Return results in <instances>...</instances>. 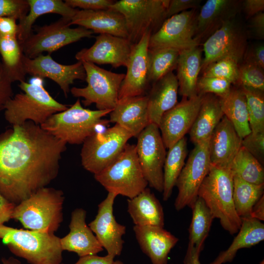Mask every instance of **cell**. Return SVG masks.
Wrapping results in <instances>:
<instances>
[{
  "label": "cell",
  "mask_w": 264,
  "mask_h": 264,
  "mask_svg": "<svg viewBox=\"0 0 264 264\" xmlns=\"http://www.w3.org/2000/svg\"><path fill=\"white\" fill-rule=\"evenodd\" d=\"M66 144L28 121L0 136V194L17 205L57 176Z\"/></svg>",
  "instance_id": "cell-1"
},
{
  "label": "cell",
  "mask_w": 264,
  "mask_h": 264,
  "mask_svg": "<svg viewBox=\"0 0 264 264\" xmlns=\"http://www.w3.org/2000/svg\"><path fill=\"white\" fill-rule=\"evenodd\" d=\"M22 91L13 96L4 107L5 120L12 126L30 121L41 125L54 114L68 107L54 99L44 88L42 81L20 82Z\"/></svg>",
  "instance_id": "cell-2"
},
{
  "label": "cell",
  "mask_w": 264,
  "mask_h": 264,
  "mask_svg": "<svg viewBox=\"0 0 264 264\" xmlns=\"http://www.w3.org/2000/svg\"><path fill=\"white\" fill-rule=\"evenodd\" d=\"M63 192L44 187L16 205L11 219L26 229L54 234L63 221Z\"/></svg>",
  "instance_id": "cell-3"
},
{
  "label": "cell",
  "mask_w": 264,
  "mask_h": 264,
  "mask_svg": "<svg viewBox=\"0 0 264 264\" xmlns=\"http://www.w3.org/2000/svg\"><path fill=\"white\" fill-rule=\"evenodd\" d=\"M0 240L16 256L30 264H61L60 238L54 234L0 225Z\"/></svg>",
  "instance_id": "cell-4"
},
{
  "label": "cell",
  "mask_w": 264,
  "mask_h": 264,
  "mask_svg": "<svg viewBox=\"0 0 264 264\" xmlns=\"http://www.w3.org/2000/svg\"><path fill=\"white\" fill-rule=\"evenodd\" d=\"M233 174L230 169L211 165L198 191L214 218L231 235L238 232L241 218L237 214L233 198Z\"/></svg>",
  "instance_id": "cell-5"
},
{
  "label": "cell",
  "mask_w": 264,
  "mask_h": 264,
  "mask_svg": "<svg viewBox=\"0 0 264 264\" xmlns=\"http://www.w3.org/2000/svg\"><path fill=\"white\" fill-rule=\"evenodd\" d=\"M112 110H90L85 109L78 98L65 110L49 117L41 127L66 144H80L96 131V128L106 122L102 118Z\"/></svg>",
  "instance_id": "cell-6"
},
{
  "label": "cell",
  "mask_w": 264,
  "mask_h": 264,
  "mask_svg": "<svg viewBox=\"0 0 264 264\" xmlns=\"http://www.w3.org/2000/svg\"><path fill=\"white\" fill-rule=\"evenodd\" d=\"M94 176L108 193L129 198L137 196L148 185L138 159L136 146L128 143L110 164Z\"/></svg>",
  "instance_id": "cell-7"
},
{
  "label": "cell",
  "mask_w": 264,
  "mask_h": 264,
  "mask_svg": "<svg viewBox=\"0 0 264 264\" xmlns=\"http://www.w3.org/2000/svg\"><path fill=\"white\" fill-rule=\"evenodd\" d=\"M170 0H120L109 9L124 17L127 39L132 44L138 43L147 32L152 34L161 26L166 18Z\"/></svg>",
  "instance_id": "cell-8"
},
{
  "label": "cell",
  "mask_w": 264,
  "mask_h": 264,
  "mask_svg": "<svg viewBox=\"0 0 264 264\" xmlns=\"http://www.w3.org/2000/svg\"><path fill=\"white\" fill-rule=\"evenodd\" d=\"M82 63L87 86L72 88L70 90L71 94L83 98L82 102L85 107L95 104L98 110H112L118 102L120 86L125 74L104 69L92 63Z\"/></svg>",
  "instance_id": "cell-9"
},
{
  "label": "cell",
  "mask_w": 264,
  "mask_h": 264,
  "mask_svg": "<svg viewBox=\"0 0 264 264\" xmlns=\"http://www.w3.org/2000/svg\"><path fill=\"white\" fill-rule=\"evenodd\" d=\"M132 137L116 124L103 132L96 131L83 143L80 156L83 168L94 175L99 173L116 158Z\"/></svg>",
  "instance_id": "cell-10"
},
{
  "label": "cell",
  "mask_w": 264,
  "mask_h": 264,
  "mask_svg": "<svg viewBox=\"0 0 264 264\" xmlns=\"http://www.w3.org/2000/svg\"><path fill=\"white\" fill-rule=\"evenodd\" d=\"M70 20L61 18L57 21L36 28L24 41L20 43L23 54L35 58L44 52L49 54L82 38H91L93 32L83 27L71 28Z\"/></svg>",
  "instance_id": "cell-11"
},
{
  "label": "cell",
  "mask_w": 264,
  "mask_h": 264,
  "mask_svg": "<svg viewBox=\"0 0 264 264\" xmlns=\"http://www.w3.org/2000/svg\"><path fill=\"white\" fill-rule=\"evenodd\" d=\"M248 33L236 17L224 23L203 44L204 54L201 70L210 64L224 58H230L239 64L247 48Z\"/></svg>",
  "instance_id": "cell-12"
},
{
  "label": "cell",
  "mask_w": 264,
  "mask_h": 264,
  "mask_svg": "<svg viewBox=\"0 0 264 264\" xmlns=\"http://www.w3.org/2000/svg\"><path fill=\"white\" fill-rule=\"evenodd\" d=\"M209 138L196 144L176 183L178 194L175 207L180 211L190 207L198 197L199 188L211 165L209 156Z\"/></svg>",
  "instance_id": "cell-13"
},
{
  "label": "cell",
  "mask_w": 264,
  "mask_h": 264,
  "mask_svg": "<svg viewBox=\"0 0 264 264\" xmlns=\"http://www.w3.org/2000/svg\"><path fill=\"white\" fill-rule=\"evenodd\" d=\"M137 138L136 153L144 177L151 187L162 192L166 153L158 126L149 124Z\"/></svg>",
  "instance_id": "cell-14"
},
{
  "label": "cell",
  "mask_w": 264,
  "mask_h": 264,
  "mask_svg": "<svg viewBox=\"0 0 264 264\" xmlns=\"http://www.w3.org/2000/svg\"><path fill=\"white\" fill-rule=\"evenodd\" d=\"M197 9H191L165 20L150 37L149 49L171 48L181 51L198 46L194 39Z\"/></svg>",
  "instance_id": "cell-15"
},
{
  "label": "cell",
  "mask_w": 264,
  "mask_h": 264,
  "mask_svg": "<svg viewBox=\"0 0 264 264\" xmlns=\"http://www.w3.org/2000/svg\"><path fill=\"white\" fill-rule=\"evenodd\" d=\"M22 66L26 74L43 79L47 78L57 83L66 97L70 92V86L75 80L85 81L86 73L81 61L71 65H63L56 62L50 54H41L30 59L23 54Z\"/></svg>",
  "instance_id": "cell-16"
},
{
  "label": "cell",
  "mask_w": 264,
  "mask_h": 264,
  "mask_svg": "<svg viewBox=\"0 0 264 264\" xmlns=\"http://www.w3.org/2000/svg\"><path fill=\"white\" fill-rule=\"evenodd\" d=\"M203 95L182 100L162 116L158 128L166 148L169 149L189 132L199 110Z\"/></svg>",
  "instance_id": "cell-17"
},
{
  "label": "cell",
  "mask_w": 264,
  "mask_h": 264,
  "mask_svg": "<svg viewBox=\"0 0 264 264\" xmlns=\"http://www.w3.org/2000/svg\"><path fill=\"white\" fill-rule=\"evenodd\" d=\"M133 44L126 38L108 34H99L95 37L94 44L76 53L78 61L98 65H110L113 68L126 66Z\"/></svg>",
  "instance_id": "cell-18"
},
{
  "label": "cell",
  "mask_w": 264,
  "mask_h": 264,
  "mask_svg": "<svg viewBox=\"0 0 264 264\" xmlns=\"http://www.w3.org/2000/svg\"><path fill=\"white\" fill-rule=\"evenodd\" d=\"M117 195L108 193L106 198L98 205L95 219L88 224L103 248L108 254L115 257L121 254L126 227L117 222L113 214V204Z\"/></svg>",
  "instance_id": "cell-19"
},
{
  "label": "cell",
  "mask_w": 264,
  "mask_h": 264,
  "mask_svg": "<svg viewBox=\"0 0 264 264\" xmlns=\"http://www.w3.org/2000/svg\"><path fill=\"white\" fill-rule=\"evenodd\" d=\"M152 34L146 33L133 44L127 65V72L121 83L118 100L146 95L149 87L148 46Z\"/></svg>",
  "instance_id": "cell-20"
},
{
  "label": "cell",
  "mask_w": 264,
  "mask_h": 264,
  "mask_svg": "<svg viewBox=\"0 0 264 264\" xmlns=\"http://www.w3.org/2000/svg\"><path fill=\"white\" fill-rule=\"evenodd\" d=\"M241 7L240 0H207L197 19L194 39L198 45L202 44L224 23L236 18Z\"/></svg>",
  "instance_id": "cell-21"
},
{
  "label": "cell",
  "mask_w": 264,
  "mask_h": 264,
  "mask_svg": "<svg viewBox=\"0 0 264 264\" xmlns=\"http://www.w3.org/2000/svg\"><path fill=\"white\" fill-rule=\"evenodd\" d=\"M242 139L233 125L224 115L209 138V156L211 164L229 168L242 147Z\"/></svg>",
  "instance_id": "cell-22"
},
{
  "label": "cell",
  "mask_w": 264,
  "mask_h": 264,
  "mask_svg": "<svg viewBox=\"0 0 264 264\" xmlns=\"http://www.w3.org/2000/svg\"><path fill=\"white\" fill-rule=\"evenodd\" d=\"M86 211L76 208L71 213L68 234L60 238L63 251L73 252L80 257L96 255L103 248L86 222Z\"/></svg>",
  "instance_id": "cell-23"
},
{
  "label": "cell",
  "mask_w": 264,
  "mask_h": 264,
  "mask_svg": "<svg viewBox=\"0 0 264 264\" xmlns=\"http://www.w3.org/2000/svg\"><path fill=\"white\" fill-rule=\"evenodd\" d=\"M133 229L141 249L152 264H167L168 255L178 239L164 227L134 225Z\"/></svg>",
  "instance_id": "cell-24"
},
{
  "label": "cell",
  "mask_w": 264,
  "mask_h": 264,
  "mask_svg": "<svg viewBox=\"0 0 264 264\" xmlns=\"http://www.w3.org/2000/svg\"><path fill=\"white\" fill-rule=\"evenodd\" d=\"M69 24L83 27L92 31L93 33L108 34L128 38L124 17L120 13L110 9L77 10Z\"/></svg>",
  "instance_id": "cell-25"
},
{
  "label": "cell",
  "mask_w": 264,
  "mask_h": 264,
  "mask_svg": "<svg viewBox=\"0 0 264 264\" xmlns=\"http://www.w3.org/2000/svg\"><path fill=\"white\" fill-rule=\"evenodd\" d=\"M147 104V94L119 99L110 113L109 122L119 125L137 137L149 124Z\"/></svg>",
  "instance_id": "cell-26"
},
{
  "label": "cell",
  "mask_w": 264,
  "mask_h": 264,
  "mask_svg": "<svg viewBox=\"0 0 264 264\" xmlns=\"http://www.w3.org/2000/svg\"><path fill=\"white\" fill-rule=\"evenodd\" d=\"M178 84L176 75L171 72L153 83L147 95L149 124L159 126L163 114L178 103Z\"/></svg>",
  "instance_id": "cell-27"
},
{
  "label": "cell",
  "mask_w": 264,
  "mask_h": 264,
  "mask_svg": "<svg viewBox=\"0 0 264 264\" xmlns=\"http://www.w3.org/2000/svg\"><path fill=\"white\" fill-rule=\"evenodd\" d=\"M128 212L135 225L164 227L162 206L149 188L127 200Z\"/></svg>",
  "instance_id": "cell-28"
},
{
  "label": "cell",
  "mask_w": 264,
  "mask_h": 264,
  "mask_svg": "<svg viewBox=\"0 0 264 264\" xmlns=\"http://www.w3.org/2000/svg\"><path fill=\"white\" fill-rule=\"evenodd\" d=\"M202 62L201 50L198 46L180 51L176 77L178 93L182 97L190 98L198 95L197 84Z\"/></svg>",
  "instance_id": "cell-29"
},
{
  "label": "cell",
  "mask_w": 264,
  "mask_h": 264,
  "mask_svg": "<svg viewBox=\"0 0 264 264\" xmlns=\"http://www.w3.org/2000/svg\"><path fill=\"white\" fill-rule=\"evenodd\" d=\"M223 116L220 97L213 94L203 95L198 113L189 132L190 140L196 145L209 138Z\"/></svg>",
  "instance_id": "cell-30"
},
{
  "label": "cell",
  "mask_w": 264,
  "mask_h": 264,
  "mask_svg": "<svg viewBox=\"0 0 264 264\" xmlns=\"http://www.w3.org/2000/svg\"><path fill=\"white\" fill-rule=\"evenodd\" d=\"M29 10L18 24L17 39L19 43L26 40L32 33V26L40 16L46 14H57L71 20L77 10L68 6L61 0H27Z\"/></svg>",
  "instance_id": "cell-31"
},
{
  "label": "cell",
  "mask_w": 264,
  "mask_h": 264,
  "mask_svg": "<svg viewBox=\"0 0 264 264\" xmlns=\"http://www.w3.org/2000/svg\"><path fill=\"white\" fill-rule=\"evenodd\" d=\"M242 223L238 233L230 246L221 252L209 264H222L231 262L237 251L242 248H250L264 240V224L250 217L241 218Z\"/></svg>",
  "instance_id": "cell-32"
},
{
  "label": "cell",
  "mask_w": 264,
  "mask_h": 264,
  "mask_svg": "<svg viewBox=\"0 0 264 264\" xmlns=\"http://www.w3.org/2000/svg\"><path fill=\"white\" fill-rule=\"evenodd\" d=\"M224 115L233 125L239 136L243 139L251 132L245 95L240 87H232L229 92L220 98Z\"/></svg>",
  "instance_id": "cell-33"
},
{
  "label": "cell",
  "mask_w": 264,
  "mask_h": 264,
  "mask_svg": "<svg viewBox=\"0 0 264 264\" xmlns=\"http://www.w3.org/2000/svg\"><path fill=\"white\" fill-rule=\"evenodd\" d=\"M163 166V199L171 197L187 155V138L184 137L168 149Z\"/></svg>",
  "instance_id": "cell-34"
},
{
  "label": "cell",
  "mask_w": 264,
  "mask_h": 264,
  "mask_svg": "<svg viewBox=\"0 0 264 264\" xmlns=\"http://www.w3.org/2000/svg\"><path fill=\"white\" fill-rule=\"evenodd\" d=\"M264 184L251 183L233 176V202L241 218L250 217L253 206L264 195Z\"/></svg>",
  "instance_id": "cell-35"
},
{
  "label": "cell",
  "mask_w": 264,
  "mask_h": 264,
  "mask_svg": "<svg viewBox=\"0 0 264 264\" xmlns=\"http://www.w3.org/2000/svg\"><path fill=\"white\" fill-rule=\"evenodd\" d=\"M192 218L189 228V242L203 249L214 218L209 208L201 198L198 197L190 206Z\"/></svg>",
  "instance_id": "cell-36"
},
{
  "label": "cell",
  "mask_w": 264,
  "mask_h": 264,
  "mask_svg": "<svg viewBox=\"0 0 264 264\" xmlns=\"http://www.w3.org/2000/svg\"><path fill=\"white\" fill-rule=\"evenodd\" d=\"M0 55L3 65L13 82L25 81L22 66L23 53L17 37L0 35Z\"/></svg>",
  "instance_id": "cell-37"
},
{
  "label": "cell",
  "mask_w": 264,
  "mask_h": 264,
  "mask_svg": "<svg viewBox=\"0 0 264 264\" xmlns=\"http://www.w3.org/2000/svg\"><path fill=\"white\" fill-rule=\"evenodd\" d=\"M180 51L171 48L148 49V76L154 83L176 68Z\"/></svg>",
  "instance_id": "cell-38"
},
{
  "label": "cell",
  "mask_w": 264,
  "mask_h": 264,
  "mask_svg": "<svg viewBox=\"0 0 264 264\" xmlns=\"http://www.w3.org/2000/svg\"><path fill=\"white\" fill-rule=\"evenodd\" d=\"M233 176L255 184H264V170L262 165L246 149L242 146L229 168Z\"/></svg>",
  "instance_id": "cell-39"
},
{
  "label": "cell",
  "mask_w": 264,
  "mask_h": 264,
  "mask_svg": "<svg viewBox=\"0 0 264 264\" xmlns=\"http://www.w3.org/2000/svg\"><path fill=\"white\" fill-rule=\"evenodd\" d=\"M240 87L246 98L251 132H264V91L245 87Z\"/></svg>",
  "instance_id": "cell-40"
},
{
  "label": "cell",
  "mask_w": 264,
  "mask_h": 264,
  "mask_svg": "<svg viewBox=\"0 0 264 264\" xmlns=\"http://www.w3.org/2000/svg\"><path fill=\"white\" fill-rule=\"evenodd\" d=\"M239 65L233 59L224 58L208 65L201 71L202 76L225 79L237 86Z\"/></svg>",
  "instance_id": "cell-41"
},
{
  "label": "cell",
  "mask_w": 264,
  "mask_h": 264,
  "mask_svg": "<svg viewBox=\"0 0 264 264\" xmlns=\"http://www.w3.org/2000/svg\"><path fill=\"white\" fill-rule=\"evenodd\" d=\"M264 69L242 63L239 66L238 87H245L264 91Z\"/></svg>",
  "instance_id": "cell-42"
},
{
  "label": "cell",
  "mask_w": 264,
  "mask_h": 264,
  "mask_svg": "<svg viewBox=\"0 0 264 264\" xmlns=\"http://www.w3.org/2000/svg\"><path fill=\"white\" fill-rule=\"evenodd\" d=\"M232 88L228 81L215 77L198 78L197 84V94H213L220 98L226 95Z\"/></svg>",
  "instance_id": "cell-43"
},
{
  "label": "cell",
  "mask_w": 264,
  "mask_h": 264,
  "mask_svg": "<svg viewBox=\"0 0 264 264\" xmlns=\"http://www.w3.org/2000/svg\"><path fill=\"white\" fill-rule=\"evenodd\" d=\"M29 10L27 0H0V17H12L19 21Z\"/></svg>",
  "instance_id": "cell-44"
},
{
  "label": "cell",
  "mask_w": 264,
  "mask_h": 264,
  "mask_svg": "<svg viewBox=\"0 0 264 264\" xmlns=\"http://www.w3.org/2000/svg\"><path fill=\"white\" fill-rule=\"evenodd\" d=\"M242 146L262 165L264 162V132H252L242 139Z\"/></svg>",
  "instance_id": "cell-45"
},
{
  "label": "cell",
  "mask_w": 264,
  "mask_h": 264,
  "mask_svg": "<svg viewBox=\"0 0 264 264\" xmlns=\"http://www.w3.org/2000/svg\"><path fill=\"white\" fill-rule=\"evenodd\" d=\"M13 82L8 71L0 62V111L4 110L6 103L13 96Z\"/></svg>",
  "instance_id": "cell-46"
},
{
  "label": "cell",
  "mask_w": 264,
  "mask_h": 264,
  "mask_svg": "<svg viewBox=\"0 0 264 264\" xmlns=\"http://www.w3.org/2000/svg\"><path fill=\"white\" fill-rule=\"evenodd\" d=\"M65 3L72 8L98 10L108 9L115 2L112 0H66Z\"/></svg>",
  "instance_id": "cell-47"
},
{
  "label": "cell",
  "mask_w": 264,
  "mask_h": 264,
  "mask_svg": "<svg viewBox=\"0 0 264 264\" xmlns=\"http://www.w3.org/2000/svg\"><path fill=\"white\" fill-rule=\"evenodd\" d=\"M201 1L200 0H170L166 18H169L187 10L197 9Z\"/></svg>",
  "instance_id": "cell-48"
},
{
  "label": "cell",
  "mask_w": 264,
  "mask_h": 264,
  "mask_svg": "<svg viewBox=\"0 0 264 264\" xmlns=\"http://www.w3.org/2000/svg\"><path fill=\"white\" fill-rule=\"evenodd\" d=\"M242 62L253 65L264 69V44H258L253 45L251 47H247L244 55Z\"/></svg>",
  "instance_id": "cell-49"
},
{
  "label": "cell",
  "mask_w": 264,
  "mask_h": 264,
  "mask_svg": "<svg viewBox=\"0 0 264 264\" xmlns=\"http://www.w3.org/2000/svg\"><path fill=\"white\" fill-rule=\"evenodd\" d=\"M249 31L254 38L264 39V13L260 12L250 18Z\"/></svg>",
  "instance_id": "cell-50"
},
{
  "label": "cell",
  "mask_w": 264,
  "mask_h": 264,
  "mask_svg": "<svg viewBox=\"0 0 264 264\" xmlns=\"http://www.w3.org/2000/svg\"><path fill=\"white\" fill-rule=\"evenodd\" d=\"M17 21L12 17H0V35L17 37L18 31Z\"/></svg>",
  "instance_id": "cell-51"
},
{
  "label": "cell",
  "mask_w": 264,
  "mask_h": 264,
  "mask_svg": "<svg viewBox=\"0 0 264 264\" xmlns=\"http://www.w3.org/2000/svg\"><path fill=\"white\" fill-rule=\"evenodd\" d=\"M16 205L0 194V225L11 219Z\"/></svg>",
  "instance_id": "cell-52"
},
{
  "label": "cell",
  "mask_w": 264,
  "mask_h": 264,
  "mask_svg": "<svg viewBox=\"0 0 264 264\" xmlns=\"http://www.w3.org/2000/svg\"><path fill=\"white\" fill-rule=\"evenodd\" d=\"M114 257L110 254L105 256H99L96 254L87 255L80 257L74 264H112Z\"/></svg>",
  "instance_id": "cell-53"
},
{
  "label": "cell",
  "mask_w": 264,
  "mask_h": 264,
  "mask_svg": "<svg viewBox=\"0 0 264 264\" xmlns=\"http://www.w3.org/2000/svg\"><path fill=\"white\" fill-rule=\"evenodd\" d=\"M243 11L248 18L262 12L264 10V0H245L242 2Z\"/></svg>",
  "instance_id": "cell-54"
},
{
  "label": "cell",
  "mask_w": 264,
  "mask_h": 264,
  "mask_svg": "<svg viewBox=\"0 0 264 264\" xmlns=\"http://www.w3.org/2000/svg\"><path fill=\"white\" fill-rule=\"evenodd\" d=\"M202 250V248L196 247L188 242L183 264H201L199 261V255Z\"/></svg>",
  "instance_id": "cell-55"
},
{
  "label": "cell",
  "mask_w": 264,
  "mask_h": 264,
  "mask_svg": "<svg viewBox=\"0 0 264 264\" xmlns=\"http://www.w3.org/2000/svg\"><path fill=\"white\" fill-rule=\"evenodd\" d=\"M264 195L253 206L250 217L260 221L264 220Z\"/></svg>",
  "instance_id": "cell-56"
},
{
  "label": "cell",
  "mask_w": 264,
  "mask_h": 264,
  "mask_svg": "<svg viewBox=\"0 0 264 264\" xmlns=\"http://www.w3.org/2000/svg\"><path fill=\"white\" fill-rule=\"evenodd\" d=\"M2 264H22L20 261L13 257L8 258H2L1 259Z\"/></svg>",
  "instance_id": "cell-57"
},
{
  "label": "cell",
  "mask_w": 264,
  "mask_h": 264,
  "mask_svg": "<svg viewBox=\"0 0 264 264\" xmlns=\"http://www.w3.org/2000/svg\"><path fill=\"white\" fill-rule=\"evenodd\" d=\"M112 264H124L122 262L119 260H117V261H114Z\"/></svg>",
  "instance_id": "cell-58"
},
{
  "label": "cell",
  "mask_w": 264,
  "mask_h": 264,
  "mask_svg": "<svg viewBox=\"0 0 264 264\" xmlns=\"http://www.w3.org/2000/svg\"><path fill=\"white\" fill-rule=\"evenodd\" d=\"M260 264H264L263 261V262H261V263H260Z\"/></svg>",
  "instance_id": "cell-59"
},
{
  "label": "cell",
  "mask_w": 264,
  "mask_h": 264,
  "mask_svg": "<svg viewBox=\"0 0 264 264\" xmlns=\"http://www.w3.org/2000/svg\"><path fill=\"white\" fill-rule=\"evenodd\" d=\"M61 264H64L62 263Z\"/></svg>",
  "instance_id": "cell-60"
}]
</instances>
